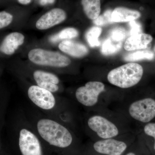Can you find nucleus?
I'll use <instances>...</instances> for the list:
<instances>
[{
    "mask_svg": "<svg viewBox=\"0 0 155 155\" xmlns=\"http://www.w3.org/2000/svg\"><path fill=\"white\" fill-rule=\"evenodd\" d=\"M155 58L154 53L149 50L137 51L126 55L124 60L126 61H135L141 60H153Z\"/></svg>",
    "mask_w": 155,
    "mask_h": 155,
    "instance_id": "nucleus-16",
    "label": "nucleus"
},
{
    "mask_svg": "<svg viewBox=\"0 0 155 155\" xmlns=\"http://www.w3.org/2000/svg\"><path fill=\"white\" fill-rule=\"evenodd\" d=\"M60 40H69L77 37L79 34L77 29L73 28H67L58 33Z\"/></svg>",
    "mask_w": 155,
    "mask_h": 155,
    "instance_id": "nucleus-19",
    "label": "nucleus"
},
{
    "mask_svg": "<svg viewBox=\"0 0 155 155\" xmlns=\"http://www.w3.org/2000/svg\"><path fill=\"white\" fill-rule=\"evenodd\" d=\"M49 40L52 43H54L58 42V41H60L59 37H58V34L51 36V37L50 38Z\"/></svg>",
    "mask_w": 155,
    "mask_h": 155,
    "instance_id": "nucleus-25",
    "label": "nucleus"
},
{
    "mask_svg": "<svg viewBox=\"0 0 155 155\" xmlns=\"http://www.w3.org/2000/svg\"><path fill=\"white\" fill-rule=\"evenodd\" d=\"M143 73L141 65L135 63H127L110 71L107 79L115 86L122 88H129L139 83Z\"/></svg>",
    "mask_w": 155,
    "mask_h": 155,
    "instance_id": "nucleus-3",
    "label": "nucleus"
},
{
    "mask_svg": "<svg viewBox=\"0 0 155 155\" xmlns=\"http://www.w3.org/2000/svg\"><path fill=\"white\" fill-rule=\"evenodd\" d=\"M126 36L125 30L121 28H115L111 31L110 38L113 40L122 42Z\"/></svg>",
    "mask_w": 155,
    "mask_h": 155,
    "instance_id": "nucleus-22",
    "label": "nucleus"
},
{
    "mask_svg": "<svg viewBox=\"0 0 155 155\" xmlns=\"http://www.w3.org/2000/svg\"><path fill=\"white\" fill-rule=\"evenodd\" d=\"M59 48L63 52L76 58H83L88 53V49L84 45L69 40L60 43Z\"/></svg>",
    "mask_w": 155,
    "mask_h": 155,
    "instance_id": "nucleus-12",
    "label": "nucleus"
},
{
    "mask_svg": "<svg viewBox=\"0 0 155 155\" xmlns=\"http://www.w3.org/2000/svg\"><path fill=\"white\" fill-rule=\"evenodd\" d=\"M130 116L139 122L147 123L155 117V100L147 98L134 102L129 107Z\"/></svg>",
    "mask_w": 155,
    "mask_h": 155,
    "instance_id": "nucleus-6",
    "label": "nucleus"
},
{
    "mask_svg": "<svg viewBox=\"0 0 155 155\" xmlns=\"http://www.w3.org/2000/svg\"><path fill=\"white\" fill-rule=\"evenodd\" d=\"M141 15V13L137 10L118 7L112 11L111 20L114 22H130L138 19Z\"/></svg>",
    "mask_w": 155,
    "mask_h": 155,
    "instance_id": "nucleus-14",
    "label": "nucleus"
},
{
    "mask_svg": "<svg viewBox=\"0 0 155 155\" xmlns=\"http://www.w3.org/2000/svg\"><path fill=\"white\" fill-rule=\"evenodd\" d=\"M25 94L33 107L39 111L66 124L68 113L61 97L35 84L29 85L26 89Z\"/></svg>",
    "mask_w": 155,
    "mask_h": 155,
    "instance_id": "nucleus-2",
    "label": "nucleus"
},
{
    "mask_svg": "<svg viewBox=\"0 0 155 155\" xmlns=\"http://www.w3.org/2000/svg\"><path fill=\"white\" fill-rule=\"evenodd\" d=\"M81 4L84 12L88 19L94 20L100 16L101 0H81Z\"/></svg>",
    "mask_w": 155,
    "mask_h": 155,
    "instance_id": "nucleus-15",
    "label": "nucleus"
},
{
    "mask_svg": "<svg viewBox=\"0 0 155 155\" xmlns=\"http://www.w3.org/2000/svg\"><path fill=\"white\" fill-rule=\"evenodd\" d=\"M67 14L63 9H52L41 16L37 21L36 27L39 30H45L64 22Z\"/></svg>",
    "mask_w": 155,
    "mask_h": 155,
    "instance_id": "nucleus-10",
    "label": "nucleus"
},
{
    "mask_svg": "<svg viewBox=\"0 0 155 155\" xmlns=\"http://www.w3.org/2000/svg\"><path fill=\"white\" fill-rule=\"evenodd\" d=\"M94 148L97 152L107 155H122L127 149L124 142L114 139H105L95 143Z\"/></svg>",
    "mask_w": 155,
    "mask_h": 155,
    "instance_id": "nucleus-9",
    "label": "nucleus"
},
{
    "mask_svg": "<svg viewBox=\"0 0 155 155\" xmlns=\"http://www.w3.org/2000/svg\"><path fill=\"white\" fill-rule=\"evenodd\" d=\"M129 25L130 27V34L131 36L138 34L141 32V26L134 20L130 21L129 22Z\"/></svg>",
    "mask_w": 155,
    "mask_h": 155,
    "instance_id": "nucleus-24",
    "label": "nucleus"
},
{
    "mask_svg": "<svg viewBox=\"0 0 155 155\" xmlns=\"http://www.w3.org/2000/svg\"><path fill=\"white\" fill-rule=\"evenodd\" d=\"M122 42L113 40L109 38L103 43L101 52L105 55H110L119 51L122 48Z\"/></svg>",
    "mask_w": 155,
    "mask_h": 155,
    "instance_id": "nucleus-17",
    "label": "nucleus"
},
{
    "mask_svg": "<svg viewBox=\"0 0 155 155\" xmlns=\"http://www.w3.org/2000/svg\"><path fill=\"white\" fill-rule=\"evenodd\" d=\"M153 37L149 34L140 33L127 38L124 44V48L127 51L147 48L152 41Z\"/></svg>",
    "mask_w": 155,
    "mask_h": 155,
    "instance_id": "nucleus-13",
    "label": "nucleus"
},
{
    "mask_svg": "<svg viewBox=\"0 0 155 155\" xmlns=\"http://www.w3.org/2000/svg\"><path fill=\"white\" fill-rule=\"evenodd\" d=\"M32 76L36 83L35 85L56 94L61 91L60 79L55 74L41 70H36L32 72Z\"/></svg>",
    "mask_w": 155,
    "mask_h": 155,
    "instance_id": "nucleus-8",
    "label": "nucleus"
},
{
    "mask_svg": "<svg viewBox=\"0 0 155 155\" xmlns=\"http://www.w3.org/2000/svg\"><path fill=\"white\" fill-rule=\"evenodd\" d=\"M102 32V28L94 26L90 28L87 32L86 38L87 42L91 48L99 46L100 45L98 38Z\"/></svg>",
    "mask_w": 155,
    "mask_h": 155,
    "instance_id": "nucleus-18",
    "label": "nucleus"
},
{
    "mask_svg": "<svg viewBox=\"0 0 155 155\" xmlns=\"http://www.w3.org/2000/svg\"><path fill=\"white\" fill-rule=\"evenodd\" d=\"M54 1L55 0H41L40 4L44 5L48 4H52Z\"/></svg>",
    "mask_w": 155,
    "mask_h": 155,
    "instance_id": "nucleus-26",
    "label": "nucleus"
},
{
    "mask_svg": "<svg viewBox=\"0 0 155 155\" xmlns=\"http://www.w3.org/2000/svg\"><path fill=\"white\" fill-rule=\"evenodd\" d=\"M13 16L6 11H0V29L8 26L12 22Z\"/></svg>",
    "mask_w": 155,
    "mask_h": 155,
    "instance_id": "nucleus-21",
    "label": "nucleus"
},
{
    "mask_svg": "<svg viewBox=\"0 0 155 155\" xmlns=\"http://www.w3.org/2000/svg\"><path fill=\"white\" fill-rule=\"evenodd\" d=\"M18 2L22 5H27L29 4L31 0H18Z\"/></svg>",
    "mask_w": 155,
    "mask_h": 155,
    "instance_id": "nucleus-27",
    "label": "nucleus"
},
{
    "mask_svg": "<svg viewBox=\"0 0 155 155\" xmlns=\"http://www.w3.org/2000/svg\"><path fill=\"white\" fill-rule=\"evenodd\" d=\"M87 125L90 129L104 139L113 138L119 134L116 125L103 116L96 115L90 117Z\"/></svg>",
    "mask_w": 155,
    "mask_h": 155,
    "instance_id": "nucleus-7",
    "label": "nucleus"
},
{
    "mask_svg": "<svg viewBox=\"0 0 155 155\" xmlns=\"http://www.w3.org/2000/svg\"><path fill=\"white\" fill-rule=\"evenodd\" d=\"M112 13V11H106L102 15L99 16L96 19L94 20V23L99 26H103L114 23L111 20Z\"/></svg>",
    "mask_w": 155,
    "mask_h": 155,
    "instance_id": "nucleus-20",
    "label": "nucleus"
},
{
    "mask_svg": "<svg viewBox=\"0 0 155 155\" xmlns=\"http://www.w3.org/2000/svg\"><path fill=\"white\" fill-rule=\"evenodd\" d=\"M24 112L41 140L61 149L72 145L73 135L66 124L43 114L35 107Z\"/></svg>",
    "mask_w": 155,
    "mask_h": 155,
    "instance_id": "nucleus-1",
    "label": "nucleus"
},
{
    "mask_svg": "<svg viewBox=\"0 0 155 155\" xmlns=\"http://www.w3.org/2000/svg\"><path fill=\"white\" fill-rule=\"evenodd\" d=\"M126 155H136L134 153H133L130 152L128 153Z\"/></svg>",
    "mask_w": 155,
    "mask_h": 155,
    "instance_id": "nucleus-28",
    "label": "nucleus"
},
{
    "mask_svg": "<svg viewBox=\"0 0 155 155\" xmlns=\"http://www.w3.org/2000/svg\"><path fill=\"white\" fill-rule=\"evenodd\" d=\"M154 51L155 52V46L154 47Z\"/></svg>",
    "mask_w": 155,
    "mask_h": 155,
    "instance_id": "nucleus-29",
    "label": "nucleus"
},
{
    "mask_svg": "<svg viewBox=\"0 0 155 155\" xmlns=\"http://www.w3.org/2000/svg\"><path fill=\"white\" fill-rule=\"evenodd\" d=\"M105 90V85L100 81H89L80 87L75 92V97L84 107H91L96 104L99 96Z\"/></svg>",
    "mask_w": 155,
    "mask_h": 155,
    "instance_id": "nucleus-5",
    "label": "nucleus"
},
{
    "mask_svg": "<svg viewBox=\"0 0 155 155\" xmlns=\"http://www.w3.org/2000/svg\"><path fill=\"white\" fill-rule=\"evenodd\" d=\"M24 35L19 32L9 34L5 38L0 46V51L5 54L12 55L19 46L24 43Z\"/></svg>",
    "mask_w": 155,
    "mask_h": 155,
    "instance_id": "nucleus-11",
    "label": "nucleus"
},
{
    "mask_svg": "<svg viewBox=\"0 0 155 155\" xmlns=\"http://www.w3.org/2000/svg\"><path fill=\"white\" fill-rule=\"evenodd\" d=\"M28 58L33 64L53 68H65L71 63L69 58L60 53L40 48L31 50L28 53Z\"/></svg>",
    "mask_w": 155,
    "mask_h": 155,
    "instance_id": "nucleus-4",
    "label": "nucleus"
},
{
    "mask_svg": "<svg viewBox=\"0 0 155 155\" xmlns=\"http://www.w3.org/2000/svg\"><path fill=\"white\" fill-rule=\"evenodd\" d=\"M145 133L147 135L152 137L155 139L154 148L155 150V123H150L147 124L144 127Z\"/></svg>",
    "mask_w": 155,
    "mask_h": 155,
    "instance_id": "nucleus-23",
    "label": "nucleus"
}]
</instances>
